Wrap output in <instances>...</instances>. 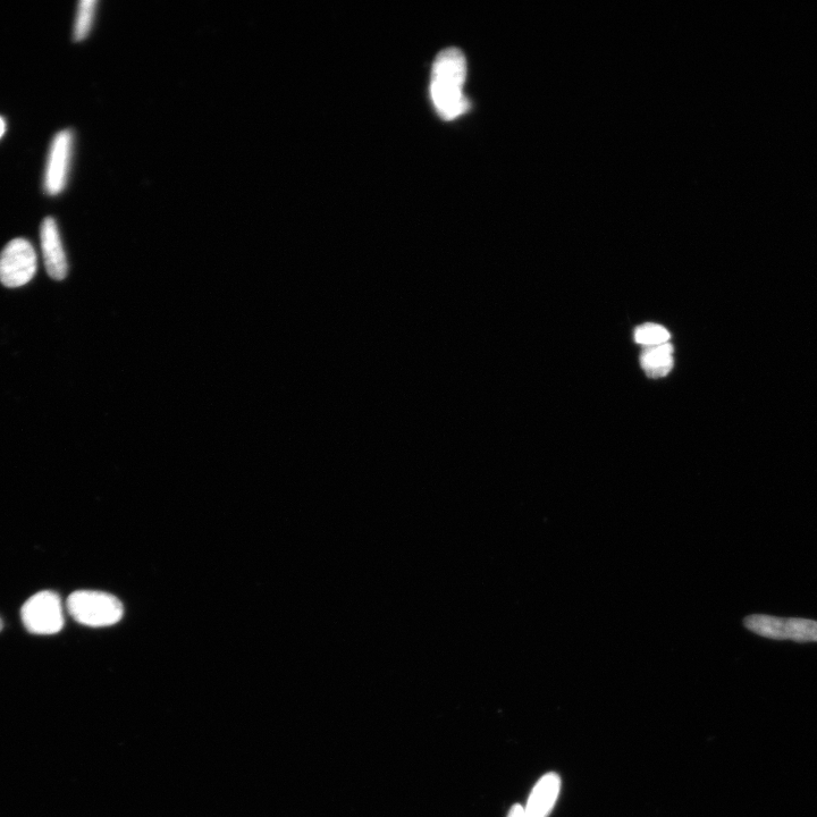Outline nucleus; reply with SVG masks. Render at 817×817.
Here are the masks:
<instances>
[{
    "mask_svg": "<svg viewBox=\"0 0 817 817\" xmlns=\"http://www.w3.org/2000/svg\"><path fill=\"white\" fill-rule=\"evenodd\" d=\"M467 61L458 48H448L437 55L433 64L431 96L437 114L453 121L466 114L469 100L465 95Z\"/></svg>",
    "mask_w": 817,
    "mask_h": 817,
    "instance_id": "1",
    "label": "nucleus"
},
{
    "mask_svg": "<svg viewBox=\"0 0 817 817\" xmlns=\"http://www.w3.org/2000/svg\"><path fill=\"white\" fill-rule=\"evenodd\" d=\"M66 605L71 617L88 627L113 626L124 614L119 598L103 592H75L67 598Z\"/></svg>",
    "mask_w": 817,
    "mask_h": 817,
    "instance_id": "2",
    "label": "nucleus"
},
{
    "mask_svg": "<svg viewBox=\"0 0 817 817\" xmlns=\"http://www.w3.org/2000/svg\"><path fill=\"white\" fill-rule=\"evenodd\" d=\"M744 625L752 633L772 640H791L802 644L817 643L815 620L753 614L745 618Z\"/></svg>",
    "mask_w": 817,
    "mask_h": 817,
    "instance_id": "3",
    "label": "nucleus"
},
{
    "mask_svg": "<svg viewBox=\"0 0 817 817\" xmlns=\"http://www.w3.org/2000/svg\"><path fill=\"white\" fill-rule=\"evenodd\" d=\"M25 629L35 635H55L64 627V612L60 596L44 591L29 598L21 610Z\"/></svg>",
    "mask_w": 817,
    "mask_h": 817,
    "instance_id": "4",
    "label": "nucleus"
},
{
    "mask_svg": "<svg viewBox=\"0 0 817 817\" xmlns=\"http://www.w3.org/2000/svg\"><path fill=\"white\" fill-rule=\"evenodd\" d=\"M37 272V255L32 244L25 239H15L0 254V283L7 288H20L28 284Z\"/></svg>",
    "mask_w": 817,
    "mask_h": 817,
    "instance_id": "5",
    "label": "nucleus"
},
{
    "mask_svg": "<svg viewBox=\"0 0 817 817\" xmlns=\"http://www.w3.org/2000/svg\"><path fill=\"white\" fill-rule=\"evenodd\" d=\"M73 141V133L64 130L56 134L50 146L45 174V191L49 196L60 195L66 187L70 174Z\"/></svg>",
    "mask_w": 817,
    "mask_h": 817,
    "instance_id": "6",
    "label": "nucleus"
},
{
    "mask_svg": "<svg viewBox=\"0 0 817 817\" xmlns=\"http://www.w3.org/2000/svg\"><path fill=\"white\" fill-rule=\"evenodd\" d=\"M40 240L48 275L53 280L63 281L69 273V263H67L60 231L53 217H47L42 222Z\"/></svg>",
    "mask_w": 817,
    "mask_h": 817,
    "instance_id": "7",
    "label": "nucleus"
},
{
    "mask_svg": "<svg viewBox=\"0 0 817 817\" xmlns=\"http://www.w3.org/2000/svg\"><path fill=\"white\" fill-rule=\"evenodd\" d=\"M561 788L558 774H546L538 781L525 808L526 817H547L557 802Z\"/></svg>",
    "mask_w": 817,
    "mask_h": 817,
    "instance_id": "8",
    "label": "nucleus"
},
{
    "mask_svg": "<svg viewBox=\"0 0 817 817\" xmlns=\"http://www.w3.org/2000/svg\"><path fill=\"white\" fill-rule=\"evenodd\" d=\"M673 345L668 342L653 347H644L640 353V366L650 378L667 376L673 368Z\"/></svg>",
    "mask_w": 817,
    "mask_h": 817,
    "instance_id": "9",
    "label": "nucleus"
},
{
    "mask_svg": "<svg viewBox=\"0 0 817 817\" xmlns=\"http://www.w3.org/2000/svg\"><path fill=\"white\" fill-rule=\"evenodd\" d=\"M97 5V0H82L79 4L77 20H75L74 24L73 37L75 41H83L89 36L92 27H94Z\"/></svg>",
    "mask_w": 817,
    "mask_h": 817,
    "instance_id": "10",
    "label": "nucleus"
},
{
    "mask_svg": "<svg viewBox=\"0 0 817 817\" xmlns=\"http://www.w3.org/2000/svg\"><path fill=\"white\" fill-rule=\"evenodd\" d=\"M634 336L636 343L643 345V347H653V345L668 343L671 339L667 328L653 323L638 326Z\"/></svg>",
    "mask_w": 817,
    "mask_h": 817,
    "instance_id": "11",
    "label": "nucleus"
},
{
    "mask_svg": "<svg viewBox=\"0 0 817 817\" xmlns=\"http://www.w3.org/2000/svg\"><path fill=\"white\" fill-rule=\"evenodd\" d=\"M508 817H526L525 808L520 805L513 806Z\"/></svg>",
    "mask_w": 817,
    "mask_h": 817,
    "instance_id": "12",
    "label": "nucleus"
},
{
    "mask_svg": "<svg viewBox=\"0 0 817 817\" xmlns=\"http://www.w3.org/2000/svg\"><path fill=\"white\" fill-rule=\"evenodd\" d=\"M5 130H6L5 121L2 119V117H0V138L4 136Z\"/></svg>",
    "mask_w": 817,
    "mask_h": 817,
    "instance_id": "13",
    "label": "nucleus"
},
{
    "mask_svg": "<svg viewBox=\"0 0 817 817\" xmlns=\"http://www.w3.org/2000/svg\"><path fill=\"white\" fill-rule=\"evenodd\" d=\"M2 630H3V621H2V619H0V631H2Z\"/></svg>",
    "mask_w": 817,
    "mask_h": 817,
    "instance_id": "14",
    "label": "nucleus"
}]
</instances>
